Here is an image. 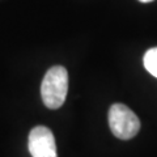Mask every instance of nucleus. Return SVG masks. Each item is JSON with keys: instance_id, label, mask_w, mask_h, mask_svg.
Returning <instances> with one entry per match:
<instances>
[{"instance_id": "1", "label": "nucleus", "mask_w": 157, "mask_h": 157, "mask_svg": "<svg viewBox=\"0 0 157 157\" xmlns=\"http://www.w3.org/2000/svg\"><path fill=\"white\" fill-rule=\"evenodd\" d=\"M68 92V72L64 67L54 66L46 72L41 85V96L48 109H59Z\"/></svg>"}, {"instance_id": "2", "label": "nucleus", "mask_w": 157, "mask_h": 157, "mask_svg": "<svg viewBox=\"0 0 157 157\" xmlns=\"http://www.w3.org/2000/svg\"><path fill=\"white\" fill-rule=\"evenodd\" d=\"M109 126L113 135L118 139L130 140L139 132L140 121L128 106L114 104L109 110Z\"/></svg>"}, {"instance_id": "3", "label": "nucleus", "mask_w": 157, "mask_h": 157, "mask_svg": "<svg viewBox=\"0 0 157 157\" xmlns=\"http://www.w3.org/2000/svg\"><path fill=\"white\" fill-rule=\"evenodd\" d=\"M28 147L33 157H58L55 137L45 126H37L30 131Z\"/></svg>"}, {"instance_id": "4", "label": "nucleus", "mask_w": 157, "mask_h": 157, "mask_svg": "<svg viewBox=\"0 0 157 157\" xmlns=\"http://www.w3.org/2000/svg\"><path fill=\"white\" fill-rule=\"evenodd\" d=\"M144 67L152 76L157 77V47L148 50L144 55Z\"/></svg>"}, {"instance_id": "5", "label": "nucleus", "mask_w": 157, "mask_h": 157, "mask_svg": "<svg viewBox=\"0 0 157 157\" xmlns=\"http://www.w3.org/2000/svg\"><path fill=\"white\" fill-rule=\"evenodd\" d=\"M139 2H141V3H151V2H153V0H139Z\"/></svg>"}]
</instances>
